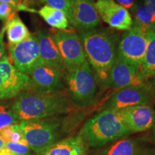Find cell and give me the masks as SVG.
<instances>
[{
  "label": "cell",
  "instance_id": "1",
  "mask_svg": "<svg viewBox=\"0 0 155 155\" xmlns=\"http://www.w3.org/2000/svg\"><path fill=\"white\" fill-rule=\"evenodd\" d=\"M72 107L68 96L62 91L45 92L30 88L20 93L12 106L19 121L55 117L69 113Z\"/></svg>",
  "mask_w": 155,
  "mask_h": 155
},
{
  "label": "cell",
  "instance_id": "2",
  "mask_svg": "<svg viewBox=\"0 0 155 155\" xmlns=\"http://www.w3.org/2000/svg\"><path fill=\"white\" fill-rule=\"evenodd\" d=\"M79 37L97 83L102 88H106L110 71L118 57L115 38L105 31L96 29L80 32Z\"/></svg>",
  "mask_w": 155,
  "mask_h": 155
},
{
  "label": "cell",
  "instance_id": "3",
  "mask_svg": "<svg viewBox=\"0 0 155 155\" xmlns=\"http://www.w3.org/2000/svg\"><path fill=\"white\" fill-rule=\"evenodd\" d=\"M131 132L117 111L101 110L83 124L78 135L88 148H101Z\"/></svg>",
  "mask_w": 155,
  "mask_h": 155
},
{
  "label": "cell",
  "instance_id": "4",
  "mask_svg": "<svg viewBox=\"0 0 155 155\" xmlns=\"http://www.w3.org/2000/svg\"><path fill=\"white\" fill-rule=\"evenodd\" d=\"M23 138L31 150L40 154L60 141L61 121L56 117L21 121L19 123Z\"/></svg>",
  "mask_w": 155,
  "mask_h": 155
},
{
  "label": "cell",
  "instance_id": "5",
  "mask_svg": "<svg viewBox=\"0 0 155 155\" xmlns=\"http://www.w3.org/2000/svg\"><path fill=\"white\" fill-rule=\"evenodd\" d=\"M68 96L73 106L88 107L94 104L97 94L96 76L88 61L65 75Z\"/></svg>",
  "mask_w": 155,
  "mask_h": 155
},
{
  "label": "cell",
  "instance_id": "6",
  "mask_svg": "<svg viewBox=\"0 0 155 155\" xmlns=\"http://www.w3.org/2000/svg\"><path fill=\"white\" fill-rule=\"evenodd\" d=\"M147 47L146 29L133 24L130 30L122 35L118 45V57L139 70L144 61Z\"/></svg>",
  "mask_w": 155,
  "mask_h": 155
},
{
  "label": "cell",
  "instance_id": "7",
  "mask_svg": "<svg viewBox=\"0 0 155 155\" xmlns=\"http://www.w3.org/2000/svg\"><path fill=\"white\" fill-rule=\"evenodd\" d=\"M68 73L72 72L87 61L78 35L73 31L59 30L53 35Z\"/></svg>",
  "mask_w": 155,
  "mask_h": 155
},
{
  "label": "cell",
  "instance_id": "8",
  "mask_svg": "<svg viewBox=\"0 0 155 155\" xmlns=\"http://www.w3.org/2000/svg\"><path fill=\"white\" fill-rule=\"evenodd\" d=\"M10 59L15 67L29 75L33 70L43 63L40 55L36 35H31L24 41L9 45Z\"/></svg>",
  "mask_w": 155,
  "mask_h": 155
},
{
  "label": "cell",
  "instance_id": "9",
  "mask_svg": "<svg viewBox=\"0 0 155 155\" xmlns=\"http://www.w3.org/2000/svg\"><path fill=\"white\" fill-rule=\"evenodd\" d=\"M29 86V75L19 71L6 55L0 62V99L17 97Z\"/></svg>",
  "mask_w": 155,
  "mask_h": 155
},
{
  "label": "cell",
  "instance_id": "10",
  "mask_svg": "<svg viewBox=\"0 0 155 155\" xmlns=\"http://www.w3.org/2000/svg\"><path fill=\"white\" fill-rule=\"evenodd\" d=\"M152 95L147 87L119 89L107 100L101 110L119 111L131 106L151 105Z\"/></svg>",
  "mask_w": 155,
  "mask_h": 155
},
{
  "label": "cell",
  "instance_id": "11",
  "mask_svg": "<svg viewBox=\"0 0 155 155\" xmlns=\"http://www.w3.org/2000/svg\"><path fill=\"white\" fill-rule=\"evenodd\" d=\"M69 22L80 32L96 29L100 21L94 0H70Z\"/></svg>",
  "mask_w": 155,
  "mask_h": 155
},
{
  "label": "cell",
  "instance_id": "12",
  "mask_svg": "<svg viewBox=\"0 0 155 155\" xmlns=\"http://www.w3.org/2000/svg\"><path fill=\"white\" fill-rule=\"evenodd\" d=\"M107 87L119 90L147 86L139 69L117 57L108 75Z\"/></svg>",
  "mask_w": 155,
  "mask_h": 155
},
{
  "label": "cell",
  "instance_id": "13",
  "mask_svg": "<svg viewBox=\"0 0 155 155\" xmlns=\"http://www.w3.org/2000/svg\"><path fill=\"white\" fill-rule=\"evenodd\" d=\"M94 4L100 19L111 28L121 31H128L132 28L131 13L114 0H97Z\"/></svg>",
  "mask_w": 155,
  "mask_h": 155
},
{
  "label": "cell",
  "instance_id": "14",
  "mask_svg": "<svg viewBox=\"0 0 155 155\" xmlns=\"http://www.w3.org/2000/svg\"><path fill=\"white\" fill-rule=\"evenodd\" d=\"M117 111L131 133L147 131L154 125L155 110L152 105L131 106Z\"/></svg>",
  "mask_w": 155,
  "mask_h": 155
},
{
  "label": "cell",
  "instance_id": "15",
  "mask_svg": "<svg viewBox=\"0 0 155 155\" xmlns=\"http://www.w3.org/2000/svg\"><path fill=\"white\" fill-rule=\"evenodd\" d=\"M29 88L45 92L62 91L65 75L55 68L42 64L35 68L30 74Z\"/></svg>",
  "mask_w": 155,
  "mask_h": 155
},
{
  "label": "cell",
  "instance_id": "16",
  "mask_svg": "<svg viewBox=\"0 0 155 155\" xmlns=\"http://www.w3.org/2000/svg\"><path fill=\"white\" fill-rule=\"evenodd\" d=\"M94 155H155V148L138 139L124 137L98 148Z\"/></svg>",
  "mask_w": 155,
  "mask_h": 155
},
{
  "label": "cell",
  "instance_id": "17",
  "mask_svg": "<svg viewBox=\"0 0 155 155\" xmlns=\"http://www.w3.org/2000/svg\"><path fill=\"white\" fill-rule=\"evenodd\" d=\"M40 55L45 65L55 68L65 75L66 69L64 65L61 53L53 37L44 30H39L37 33Z\"/></svg>",
  "mask_w": 155,
  "mask_h": 155
},
{
  "label": "cell",
  "instance_id": "18",
  "mask_svg": "<svg viewBox=\"0 0 155 155\" xmlns=\"http://www.w3.org/2000/svg\"><path fill=\"white\" fill-rule=\"evenodd\" d=\"M86 150L77 134L61 139L40 155H87Z\"/></svg>",
  "mask_w": 155,
  "mask_h": 155
},
{
  "label": "cell",
  "instance_id": "19",
  "mask_svg": "<svg viewBox=\"0 0 155 155\" xmlns=\"http://www.w3.org/2000/svg\"><path fill=\"white\" fill-rule=\"evenodd\" d=\"M147 47L139 73L145 81L155 76V28L146 29Z\"/></svg>",
  "mask_w": 155,
  "mask_h": 155
},
{
  "label": "cell",
  "instance_id": "20",
  "mask_svg": "<svg viewBox=\"0 0 155 155\" xmlns=\"http://www.w3.org/2000/svg\"><path fill=\"white\" fill-rule=\"evenodd\" d=\"M5 28L9 45L18 44L31 35L27 26L17 15L6 23Z\"/></svg>",
  "mask_w": 155,
  "mask_h": 155
},
{
  "label": "cell",
  "instance_id": "21",
  "mask_svg": "<svg viewBox=\"0 0 155 155\" xmlns=\"http://www.w3.org/2000/svg\"><path fill=\"white\" fill-rule=\"evenodd\" d=\"M40 17L48 25L59 30H66L69 28V21L63 11L45 5L38 11Z\"/></svg>",
  "mask_w": 155,
  "mask_h": 155
},
{
  "label": "cell",
  "instance_id": "22",
  "mask_svg": "<svg viewBox=\"0 0 155 155\" xmlns=\"http://www.w3.org/2000/svg\"><path fill=\"white\" fill-rule=\"evenodd\" d=\"M133 24L144 29L155 28V13L147 4L144 2L137 4L132 13Z\"/></svg>",
  "mask_w": 155,
  "mask_h": 155
},
{
  "label": "cell",
  "instance_id": "23",
  "mask_svg": "<svg viewBox=\"0 0 155 155\" xmlns=\"http://www.w3.org/2000/svg\"><path fill=\"white\" fill-rule=\"evenodd\" d=\"M0 138L5 141V143H15L24 140L19 124L9 125L0 129Z\"/></svg>",
  "mask_w": 155,
  "mask_h": 155
},
{
  "label": "cell",
  "instance_id": "24",
  "mask_svg": "<svg viewBox=\"0 0 155 155\" xmlns=\"http://www.w3.org/2000/svg\"><path fill=\"white\" fill-rule=\"evenodd\" d=\"M19 121L9 104L0 101V129L9 125L19 124Z\"/></svg>",
  "mask_w": 155,
  "mask_h": 155
},
{
  "label": "cell",
  "instance_id": "25",
  "mask_svg": "<svg viewBox=\"0 0 155 155\" xmlns=\"http://www.w3.org/2000/svg\"><path fill=\"white\" fill-rule=\"evenodd\" d=\"M5 147L17 155H30L32 152L30 147H29L25 139L15 143H5Z\"/></svg>",
  "mask_w": 155,
  "mask_h": 155
},
{
  "label": "cell",
  "instance_id": "26",
  "mask_svg": "<svg viewBox=\"0 0 155 155\" xmlns=\"http://www.w3.org/2000/svg\"><path fill=\"white\" fill-rule=\"evenodd\" d=\"M39 1L46 4V5L49 6L52 8L63 11L66 15V16L68 14L70 0H39Z\"/></svg>",
  "mask_w": 155,
  "mask_h": 155
},
{
  "label": "cell",
  "instance_id": "27",
  "mask_svg": "<svg viewBox=\"0 0 155 155\" xmlns=\"http://www.w3.org/2000/svg\"><path fill=\"white\" fill-rule=\"evenodd\" d=\"M16 8L9 4L0 3V19L7 23L15 16Z\"/></svg>",
  "mask_w": 155,
  "mask_h": 155
},
{
  "label": "cell",
  "instance_id": "28",
  "mask_svg": "<svg viewBox=\"0 0 155 155\" xmlns=\"http://www.w3.org/2000/svg\"><path fill=\"white\" fill-rule=\"evenodd\" d=\"M114 1L124 8L127 9L130 13L133 12L137 5L135 0H114Z\"/></svg>",
  "mask_w": 155,
  "mask_h": 155
},
{
  "label": "cell",
  "instance_id": "29",
  "mask_svg": "<svg viewBox=\"0 0 155 155\" xmlns=\"http://www.w3.org/2000/svg\"><path fill=\"white\" fill-rule=\"evenodd\" d=\"M6 32L5 25L4 28L2 29L0 32V62L2 61V59L6 55V50H5V34Z\"/></svg>",
  "mask_w": 155,
  "mask_h": 155
},
{
  "label": "cell",
  "instance_id": "30",
  "mask_svg": "<svg viewBox=\"0 0 155 155\" xmlns=\"http://www.w3.org/2000/svg\"><path fill=\"white\" fill-rule=\"evenodd\" d=\"M0 3H6L9 4L15 7V8L18 9L19 5V0H0Z\"/></svg>",
  "mask_w": 155,
  "mask_h": 155
},
{
  "label": "cell",
  "instance_id": "31",
  "mask_svg": "<svg viewBox=\"0 0 155 155\" xmlns=\"http://www.w3.org/2000/svg\"><path fill=\"white\" fill-rule=\"evenodd\" d=\"M0 155H17L15 153H13L9 149H7L5 146L2 149L0 150Z\"/></svg>",
  "mask_w": 155,
  "mask_h": 155
},
{
  "label": "cell",
  "instance_id": "32",
  "mask_svg": "<svg viewBox=\"0 0 155 155\" xmlns=\"http://www.w3.org/2000/svg\"><path fill=\"white\" fill-rule=\"evenodd\" d=\"M144 2L150 6L155 13V0H144Z\"/></svg>",
  "mask_w": 155,
  "mask_h": 155
},
{
  "label": "cell",
  "instance_id": "33",
  "mask_svg": "<svg viewBox=\"0 0 155 155\" xmlns=\"http://www.w3.org/2000/svg\"><path fill=\"white\" fill-rule=\"evenodd\" d=\"M5 146V141H4L2 139L0 138V150H1V149H2Z\"/></svg>",
  "mask_w": 155,
  "mask_h": 155
},
{
  "label": "cell",
  "instance_id": "34",
  "mask_svg": "<svg viewBox=\"0 0 155 155\" xmlns=\"http://www.w3.org/2000/svg\"><path fill=\"white\" fill-rule=\"evenodd\" d=\"M152 139L155 141V132H152Z\"/></svg>",
  "mask_w": 155,
  "mask_h": 155
},
{
  "label": "cell",
  "instance_id": "35",
  "mask_svg": "<svg viewBox=\"0 0 155 155\" xmlns=\"http://www.w3.org/2000/svg\"><path fill=\"white\" fill-rule=\"evenodd\" d=\"M152 132H155V123H154V127H153V131H152Z\"/></svg>",
  "mask_w": 155,
  "mask_h": 155
},
{
  "label": "cell",
  "instance_id": "36",
  "mask_svg": "<svg viewBox=\"0 0 155 155\" xmlns=\"http://www.w3.org/2000/svg\"><path fill=\"white\" fill-rule=\"evenodd\" d=\"M154 78V83H155V76H154V78Z\"/></svg>",
  "mask_w": 155,
  "mask_h": 155
}]
</instances>
